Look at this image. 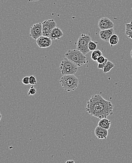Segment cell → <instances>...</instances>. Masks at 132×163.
<instances>
[{
    "label": "cell",
    "mask_w": 132,
    "mask_h": 163,
    "mask_svg": "<svg viewBox=\"0 0 132 163\" xmlns=\"http://www.w3.org/2000/svg\"><path fill=\"white\" fill-rule=\"evenodd\" d=\"M113 109L112 103L99 94H94L90 97L87 103L85 108L86 111L90 116L100 120L113 115Z\"/></svg>",
    "instance_id": "1"
},
{
    "label": "cell",
    "mask_w": 132,
    "mask_h": 163,
    "mask_svg": "<svg viewBox=\"0 0 132 163\" xmlns=\"http://www.w3.org/2000/svg\"><path fill=\"white\" fill-rule=\"evenodd\" d=\"M65 55L66 58L74 63L78 67L88 63L85 55L77 49L69 50Z\"/></svg>",
    "instance_id": "2"
},
{
    "label": "cell",
    "mask_w": 132,
    "mask_h": 163,
    "mask_svg": "<svg viewBox=\"0 0 132 163\" xmlns=\"http://www.w3.org/2000/svg\"><path fill=\"white\" fill-rule=\"evenodd\" d=\"M60 83L64 90L67 92H71L77 88L79 79L74 75H64L60 78Z\"/></svg>",
    "instance_id": "3"
},
{
    "label": "cell",
    "mask_w": 132,
    "mask_h": 163,
    "mask_svg": "<svg viewBox=\"0 0 132 163\" xmlns=\"http://www.w3.org/2000/svg\"><path fill=\"white\" fill-rule=\"evenodd\" d=\"M63 75H74L77 73L78 67L74 63L67 58H64L59 67Z\"/></svg>",
    "instance_id": "4"
},
{
    "label": "cell",
    "mask_w": 132,
    "mask_h": 163,
    "mask_svg": "<svg viewBox=\"0 0 132 163\" xmlns=\"http://www.w3.org/2000/svg\"><path fill=\"white\" fill-rule=\"evenodd\" d=\"M91 41V38L90 35L85 34H82L79 38L77 41L76 49L86 56L90 52L88 46L89 43Z\"/></svg>",
    "instance_id": "5"
},
{
    "label": "cell",
    "mask_w": 132,
    "mask_h": 163,
    "mask_svg": "<svg viewBox=\"0 0 132 163\" xmlns=\"http://www.w3.org/2000/svg\"><path fill=\"white\" fill-rule=\"evenodd\" d=\"M42 24V35L44 36L49 38L52 31L56 27V22L51 19L44 21Z\"/></svg>",
    "instance_id": "6"
},
{
    "label": "cell",
    "mask_w": 132,
    "mask_h": 163,
    "mask_svg": "<svg viewBox=\"0 0 132 163\" xmlns=\"http://www.w3.org/2000/svg\"><path fill=\"white\" fill-rule=\"evenodd\" d=\"M30 36L37 40L42 35V24L41 23H36L31 26L30 30Z\"/></svg>",
    "instance_id": "7"
},
{
    "label": "cell",
    "mask_w": 132,
    "mask_h": 163,
    "mask_svg": "<svg viewBox=\"0 0 132 163\" xmlns=\"http://www.w3.org/2000/svg\"><path fill=\"white\" fill-rule=\"evenodd\" d=\"M98 27L101 30H106L114 28L113 22L108 17H102L100 18L98 23Z\"/></svg>",
    "instance_id": "8"
},
{
    "label": "cell",
    "mask_w": 132,
    "mask_h": 163,
    "mask_svg": "<svg viewBox=\"0 0 132 163\" xmlns=\"http://www.w3.org/2000/svg\"><path fill=\"white\" fill-rule=\"evenodd\" d=\"M36 43L40 48H47L52 45V40L50 38L42 36L36 41Z\"/></svg>",
    "instance_id": "9"
},
{
    "label": "cell",
    "mask_w": 132,
    "mask_h": 163,
    "mask_svg": "<svg viewBox=\"0 0 132 163\" xmlns=\"http://www.w3.org/2000/svg\"><path fill=\"white\" fill-rule=\"evenodd\" d=\"M115 34V31L114 28L108 29L106 30H101L99 32V36L101 40L104 41H109L110 38Z\"/></svg>",
    "instance_id": "10"
},
{
    "label": "cell",
    "mask_w": 132,
    "mask_h": 163,
    "mask_svg": "<svg viewBox=\"0 0 132 163\" xmlns=\"http://www.w3.org/2000/svg\"><path fill=\"white\" fill-rule=\"evenodd\" d=\"M94 133L96 136L99 139H106L108 136V130L99 126L95 128Z\"/></svg>",
    "instance_id": "11"
},
{
    "label": "cell",
    "mask_w": 132,
    "mask_h": 163,
    "mask_svg": "<svg viewBox=\"0 0 132 163\" xmlns=\"http://www.w3.org/2000/svg\"><path fill=\"white\" fill-rule=\"evenodd\" d=\"M63 36V33L58 27H55L51 33L50 38L52 40H59Z\"/></svg>",
    "instance_id": "12"
},
{
    "label": "cell",
    "mask_w": 132,
    "mask_h": 163,
    "mask_svg": "<svg viewBox=\"0 0 132 163\" xmlns=\"http://www.w3.org/2000/svg\"><path fill=\"white\" fill-rule=\"evenodd\" d=\"M110 125H111L110 120H108L107 118H105L100 120L98 123L97 126L108 130L110 128Z\"/></svg>",
    "instance_id": "13"
},
{
    "label": "cell",
    "mask_w": 132,
    "mask_h": 163,
    "mask_svg": "<svg viewBox=\"0 0 132 163\" xmlns=\"http://www.w3.org/2000/svg\"><path fill=\"white\" fill-rule=\"evenodd\" d=\"M103 56L102 55V52L101 51L99 50H95L92 51L91 53V58L94 61L97 62V59L99 57Z\"/></svg>",
    "instance_id": "14"
},
{
    "label": "cell",
    "mask_w": 132,
    "mask_h": 163,
    "mask_svg": "<svg viewBox=\"0 0 132 163\" xmlns=\"http://www.w3.org/2000/svg\"><path fill=\"white\" fill-rule=\"evenodd\" d=\"M119 42V37L118 35L114 34L110 39L109 43L111 47H113L114 45H116L118 44Z\"/></svg>",
    "instance_id": "15"
},
{
    "label": "cell",
    "mask_w": 132,
    "mask_h": 163,
    "mask_svg": "<svg viewBox=\"0 0 132 163\" xmlns=\"http://www.w3.org/2000/svg\"><path fill=\"white\" fill-rule=\"evenodd\" d=\"M114 66H115V65L113 63H112L111 61H108L104 69L103 73H109L113 68L114 67Z\"/></svg>",
    "instance_id": "16"
},
{
    "label": "cell",
    "mask_w": 132,
    "mask_h": 163,
    "mask_svg": "<svg viewBox=\"0 0 132 163\" xmlns=\"http://www.w3.org/2000/svg\"><path fill=\"white\" fill-rule=\"evenodd\" d=\"M97 44H98V42H97V41H91L89 43V46H88L90 51H93L96 50Z\"/></svg>",
    "instance_id": "17"
},
{
    "label": "cell",
    "mask_w": 132,
    "mask_h": 163,
    "mask_svg": "<svg viewBox=\"0 0 132 163\" xmlns=\"http://www.w3.org/2000/svg\"><path fill=\"white\" fill-rule=\"evenodd\" d=\"M30 77V84L31 85H36L37 83V80H36V77L33 75H31Z\"/></svg>",
    "instance_id": "18"
},
{
    "label": "cell",
    "mask_w": 132,
    "mask_h": 163,
    "mask_svg": "<svg viewBox=\"0 0 132 163\" xmlns=\"http://www.w3.org/2000/svg\"><path fill=\"white\" fill-rule=\"evenodd\" d=\"M106 58L105 57H104L103 56L99 57L97 61V64H102L104 63H105L106 60Z\"/></svg>",
    "instance_id": "19"
},
{
    "label": "cell",
    "mask_w": 132,
    "mask_h": 163,
    "mask_svg": "<svg viewBox=\"0 0 132 163\" xmlns=\"http://www.w3.org/2000/svg\"><path fill=\"white\" fill-rule=\"evenodd\" d=\"M36 93V90L35 88L33 87V86H31V87L30 89L29 90V92L28 93V94L29 96H33L34 94H35Z\"/></svg>",
    "instance_id": "20"
},
{
    "label": "cell",
    "mask_w": 132,
    "mask_h": 163,
    "mask_svg": "<svg viewBox=\"0 0 132 163\" xmlns=\"http://www.w3.org/2000/svg\"><path fill=\"white\" fill-rule=\"evenodd\" d=\"M22 83L25 85L30 84V77H25L23 78L22 80Z\"/></svg>",
    "instance_id": "21"
},
{
    "label": "cell",
    "mask_w": 132,
    "mask_h": 163,
    "mask_svg": "<svg viewBox=\"0 0 132 163\" xmlns=\"http://www.w3.org/2000/svg\"><path fill=\"white\" fill-rule=\"evenodd\" d=\"M108 61H109L108 60V59H107V58H106V60L105 63H104L103 64H98V65H97L98 69H101V70H103L105 66H106V64H107Z\"/></svg>",
    "instance_id": "22"
},
{
    "label": "cell",
    "mask_w": 132,
    "mask_h": 163,
    "mask_svg": "<svg viewBox=\"0 0 132 163\" xmlns=\"http://www.w3.org/2000/svg\"><path fill=\"white\" fill-rule=\"evenodd\" d=\"M126 31L132 30V21L130 22V23L126 24Z\"/></svg>",
    "instance_id": "23"
},
{
    "label": "cell",
    "mask_w": 132,
    "mask_h": 163,
    "mask_svg": "<svg viewBox=\"0 0 132 163\" xmlns=\"http://www.w3.org/2000/svg\"><path fill=\"white\" fill-rule=\"evenodd\" d=\"M126 34L127 35L128 37L129 38L132 40V30L126 31Z\"/></svg>",
    "instance_id": "24"
},
{
    "label": "cell",
    "mask_w": 132,
    "mask_h": 163,
    "mask_svg": "<svg viewBox=\"0 0 132 163\" xmlns=\"http://www.w3.org/2000/svg\"><path fill=\"white\" fill-rule=\"evenodd\" d=\"M65 163H75V162L73 160H69L67 161Z\"/></svg>",
    "instance_id": "25"
},
{
    "label": "cell",
    "mask_w": 132,
    "mask_h": 163,
    "mask_svg": "<svg viewBox=\"0 0 132 163\" xmlns=\"http://www.w3.org/2000/svg\"><path fill=\"white\" fill-rule=\"evenodd\" d=\"M131 58H132V50L131 51Z\"/></svg>",
    "instance_id": "26"
}]
</instances>
